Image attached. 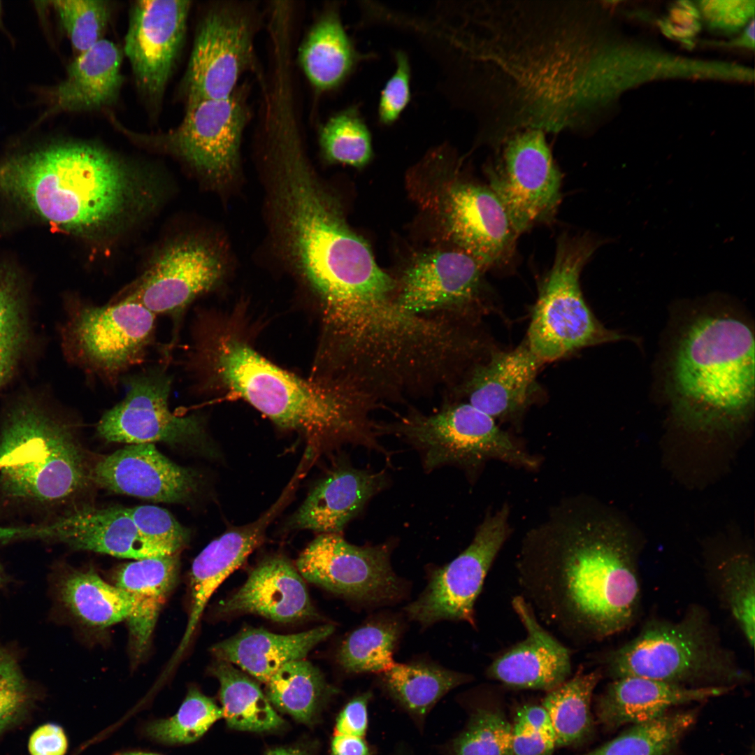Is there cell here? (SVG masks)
<instances>
[{
  "label": "cell",
  "mask_w": 755,
  "mask_h": 755,
  "mask_svg": "<svg viewBox=\"0 0 755 755\" xmlns=\"http://www.w3.org/2000/svg\"><path fill=\"white\" fill-rule=\"evenodd\" d=\"M675 329L665 362L675 417L698 429L745 421L754 404V336L749 319L721 303L697 305Z\"/></svg>",
  "instance_id": "cell-4"
},
{
  "label": "cell",
  "mask_w": 755,
  "mask_h": 755,
  "mask_svg": "<svg viewBox=\"0 0 755 755\" xmlns=\"http://www.w3.org/2000/svg\"><path fill=\"white\" fill-rule=\"evenodd\" d=\"M210 672L220 682L222 709L230 728L263 732L284 725L259 685L233 665L216 660Z\"/></svg>",
  "instance_id": "cell-35"
},
{
  "label": "cell",
  "mask_w": 755,
  "mask_h": 755,
  "mask_svg": "<svg viewBox=\"0 0 755 755\" xmlns=\"http://www.w3.org/2000/svg\"><path fill=\"white\" fill-rule=\"evenodd\" d=\"M278 14H279V13H278ZM280 14H284V13H280ZM275 15H277V14H275ZM285 15H287V14H285ZM273 15H272V16H273ZM287 16H288V15H287Z\"/></svg>",
  "instance_id": "cell-58"
},
{
  "label": "cell",
  "mask_w": 755,
  "mask_h": 755,
  "mask_svg": "<svg viewBox=\"0 0 755 755\" xmlns=\"http://www.w3.org/2000/svg\"><path fill=\"white\" fill-rule=\"evenodd\" d=\"M170 360L154 364L123 378L124 398L107 410L96 430L108 442L131 444L164 442L198 446L205 443L201 419L196 415H180L169 407L173 375Z\"/></svg>",
  "instance_id": "cell-11"
},
{
  "label": "cell",
  "mask_w": 755,
  "mask_h": 755,
  "mask_svg": "<svg viewBox=\"0 0 755 755\" xmlns=\"http://www.w3.org/2000/svg\"><path fill=\"white\" fill-rule=\"evenodd\" d=\"M603 676L601 668L577 673L547 692L542 706L547 712L556 738V747L580 744L594 731L591 702Z\"/></svg>",
  "instance_id": "cell-36"
},
{
  "label": "cell",
  "mask_w": 755,
  "mask_h": 755,
  "mask_svg": "<svg viewBox=\"0 0 755 755\" xmlns=\"http://www.w3.org/2000/svg\"><path fill=\"white\" fill-rule=\"evenodd\" d=\"M25 292L17 269L0 266V388L12 377L28 347Z\"/></svg>",
  "instance_id": "cell-38"
},
{
  "label": "cell",
  "mask_w": 755,
  "mask_h": 755,
  "mask_svg": "<svg viewBox=\"0 0 755 755\" xmlns=\"http://www.w3.org/2000/svg\"><path fill=\"white\" fill-rule=\"evenodd\" d=\"M191 1H136L131 6L124 52L136 85L153 107L162 101L186 34Z\"/></svg>",
  "instance_id": "cell-19"
},
{
  "label": "cell",
  "mask_w": 755,
  "mask_h": 755,
  "mask_svg": "<svg viewBox=\"0 0 755 755\" xmlns=\"http://www.w3.org/2000/svg\"><path fill=\"white\" fill-rule=\"evenodd\" d=\"M133 173L101 145L53 140L0 161V194L63 230L95 235L115 226L135 201Z\"/></svg>",
  "instance_id": "cell-3"
},
{
  "label": "cell",
  "mask_w": 755,
  "mask_h": 755,
  "mask_svg": "<svg viewBox=\"0 0 755 755\" xmlns=\"http://www.w3.org/2000/svg\"><path fill=\"white\" fill-rule=\"evenodd\" d=\"M488 174L489 187L518 235L554 217L562 178L542 130L526 129L509 135Z\"/></svg>",
  "instance_id": "cell-12"
},
{
  "label": "cell",
  "mask_w": 755,
  "mask_h": 755,
  "mask_svg": "<svg viewBox=\"0 0 755 755\" xmlns=\"http://www.w3.org/2000/svg\"><path fill=\"white\" fill-rule=\"evenodd\" d=\"M602 662L612 680L633 676L686 686H733L748 678L699 607L677 621L648 622L633 640L605 654Z\"/></svg>",
  "instance_id": "cell-7"
},
{
  "label": "cell",
  "mask_w": 755,
  "mask_h": 755,
  "mask_svg": "<svg viewBox=\"0 0 755 755\" xmlns=\"http://www.w3.org/2000/svg\"><path fill=\"white\" fill-rule=\"evenodd\" d=\"M266 684L271 704L307 724L314 721L332 693L319 670L304 659L282 666Z\"/></svg>",
  "instance_id": "cell-37"
},
{
  "label": "cell",
  "mask_w": 755,
  "mask_h": 755,
  "mask_svg": "<svg viewBox=\"0 0 755 755\" xmlns=\"http://www.w3.org/2000/svg\"><path fill=\"white\" fill-rule=\"evenodd\" d=\"M3 28V20H2V5L0 1V30Z\"/></svg>",
  "instance_id": "cell-57"
},
{
  "label": "cell",
  "mask_w": 755,
  "mask_h": 755,
  "mask_svg": "<svg viewBox=\"0 0 755 755\" xmlns=\"http://www.w3.org/2000/svg\"><path fill=\"white\" fill-rule=\"evenodd\" d=\"M0 580H1V574H0Z\"/></svg>",
  "instance_id": "cell-60"
},
{
  "label": "cell",
  "mask_w": 755,
  "mask_h": 755,
  "mask_svg": "<svg viewBox=\"0 0 755 755\" xmlns=\"http://www.w3.org/2000/svg\"><path fill=\"white\" fill-rule=\"evenodd\" d=\"M389 484L385 470L355 468L347 460L336 464L310 490L288 519L289 530L337 533Z\"/></svg>",
  "instance_id": "cell-24"
},
{
  "label": "cell",
  "mask_w": 755,
  "mask_h": 755,
  "mask_svg": "<svg viewBox=\"0 0 755 755\" xmlns=\"http://www.w3.org/2000/svg\"><path fill=\"white\" fill-rule=\"evenodd\" d=\"M388 544L357 546L341 534L323 533L301 553L296 569L317 586L364 603H382L403 594L401 580L394 573Z\"/></svg>",
  "instance_id": "cell-15"
},
{
  "label": "cell",
  "mask_w": 755,
  "mask_h": 755,
  "mask_svg": "<svg viewBox=\"0 0 755 755\" xmlns=\"http://www.w3.org/2000/svg\"><path fill=\"white\" fill-rule=\"evenodd\" d=\"M380 430L402 438L417 450L426 472L454 466L474 476L489 459L528 469L539 463L494 418L468 402L450 403L428 415L412 410L380 425Z\"/></svg>",
  "instance_id": "cell-10"
},
{
  "label": "cell",
  "mask_w": 755,
  "mask_h": 755,
  "mask_svg": "<svg viewBox=\"0 0 755 755\" xmlns=\"http://www.w3.org/2000/svg\"><path fill=\"white\" fill-rule=\"evenodd\" d=\"M24 540L61 542L78 550L136 560L177 553L143 537L126 508L117 507H82L40 522L0 526V542Z\"/></svg>",
  "instance_id": "cell-18"
},
{
  "label": "cell",
  "mask_w": 755,
  "mask_h": 755,
  "mask_svg": "<svg viewBox=\"0 0 755 755\" xmlns=\"http://www.w3.org/2000/svg\"><path fill=\"white\" fill-rule=\"evenodd\" d=\"M89 479L74 424L32 397L14 403L0 424V501L29 511L52 510Z\"/></svg>",
  "instance_id": "cell-6"
},
{
  "label": "cell",
  "mask_w": 755,
  "mask_h": 755,
  "mask_svg": "<svg viewBox=\"0 0 755 755\" xmlns=\"http://www.w3.org/2000/svg\"><path fill=\"white\" fill-rule=\"evenodd\" d=\"M156 317L132 301L99 305L74 300L61 329L63 352L90 381L116 389L145 362L155 343Z\"/></svg>",
  "instance_id": "cell-8"
},
{
  "label": "cell",
  "mask_w": 755,
  "mask_h": 755,
  "mask_svg": "<svg viewBox=\"0 0 755 755\" xmlns=\"http://www.w3.org/2000/svg\"><path fill=\"white\" fill-rule=\"evenodd\" d=\"M484 269L463 250L424 254L405 271L397 291L398 304L415 315L466 319L484 309Z\"/></svg>",
  "instance_id": "cell-20"
},
{
  "label": "cell",
  "mask_w": 755,
  "mask_h": 755,
  "mask_svg": "<svg viewBox=\"0 0 755 755\" xmlns=\"http://www.w3.org/2000/svg\"><path fill=\"white\" fill-rule=\"evenodd\" d=\"M511 604L526 637L498 655L486 675L512 688L548 692L569 679L570 651L542 626L522 595Z\"/></svg>",
  "instance_id": "cell-23"
},
{
  "label": "cell",
  "mask_w": 755,
  "mask_h": 755,
  "mask_svg": "<svg viewBox=\"0 0 755 755\" xmlns=\"http://www.w3.org/2000/svg\"><path fill=\"white\" fill-rule=\"evenodd\" d=\"M599 243L589 237L563 236L541 284L526 342L542 364L584 347L629 336L606 328L587 305L580 287L582 270Z\"/></svg>",
  "instance_id": "cell-9"
},
{
  "label": "cell",
  "mask_w": 755,
  "mask_h": 755,
  "mask_svg": "<svg viewBox=\"0 0 755 755\" xmlns=\"http://www.w3.org/2000/svg\"><path fill=\"white\" fill-rule=\"evenodd\" d=\"M700 12L709 27L724 32H734L754 18V1H702Z\"/></svg>",
  "instance_id": "cell-50"
},
{
  "label": "cell",
  "mask_w": 755,
  "mask_h": 755,
  "mask_svg": "<svg viewBox=\"0 0 755 755\" xmlns=\"http://www.w3.org/2000/svg\"><path fill=\"white\" fill-rule=\"evenodd\" d=\"M371 698V693L367 691L351 699L337 717L335 734L364 738L368 727Z\"/></svg>",
  "instance_id": "cell-51"
},
{
  "label": "cell",
  "mask_w": 755,
  "mask_h": 755,
  "mask_svg": "<svg viewBox=\"0 0 755 755\" xmlns=\"http://www.w3.org/2000/svg\"><path fill=\"white\" fill-rule=\"evenodd\" d=\"M733 686L691 687L640 677L612 680L596 698L598 723L607 730L656 719L673 706L717 697Z\"/></svg>",
  "instance_id": "cell-28"
},
{
  "label": "cell",
  "mask_w": 755,
  "mask_h": 755,
  "mask_svg": "<svg viewBox=\"0 0 755 755\" xmlns=\"http://www.w3.org/2000/svg\"><path fill=\"white\" fill-rule=\"evenodd\" d=\"M68 739L63 728L55 724L38 727L30 735L28 749L30 755H65Z\"/></svg>",
  "instance_id": "cell-52"
},
{
  "label": "cell",
  "mask_w": 755,
  "mask_h": 755,
  "mask_svg": "<svg viewBox=\"0 0 755 755\" xmlns=\"http://www.w3.org/2000/svg\"><path fill=\"white\" fill-rule=\"evenodd\" d=\"M126 510L139 533L150 541L178 553L189 540V531L162 508L138 505Z\"/></svg>",
  "instance_id": "cell-48"
},
{
  "label": "cell",
  "mask_w": 755,
  "mask_h": 755,
  "mask_svg": "<svg viewBox=\"0 0 755 755\" xmlns=\"http://www.w3.org/2000/svg\"><path fill=\"white\" fill-rule=\"evenodd\" d=\"M122 53L103 38L74 57L60 82L45 90V109L36 124L64 113L99 110L113 106L123 83Z\"/></svg>",
  "instance_id": "cell-27"
},
{
  "label": "cell",
  "mask_w": 755,
  "mask_h": 755,
  "mask_svg": "<svg viewBox=\"0 0 755 755\" xmlns=\"http://www.w3.org/2000/svg\"><path fill=\"white\" fill-rule=\"evenodd\" d=\"M693 712L663 716L635 724L601 747L582 755H666L693 724Z\"/></svg>",
  "instance_id": "cell-40"
},
{
  "label": "cell",
  "mask_w": 755,
  "mask_h": 755,
  "mask_svg": "<svg viewBox=\"0 0 755 755\" xmlns=\"http://www.w3.org/2000/svg\"><path fill=\"white\" fill-rule=\"evenodd\" d=\"M178 554L136 560L116 572L115 585L127 594L132 603L127 621L134 661L145 654L162 605L177 582Z\"/></svg>",
  "instance_id": "cell-30"
},
{
  "label": "cell",
  "mask_w": 755,
  "mask_h": 755,
  "mask_svg": "<svg viewBox=\"0 0 755 755\" xmlns=\"http://www.w3.org/2000/svg\"><path fill=\"white\" fill-rule=\"evenodd\" d=\"M443 755H514L512 724L497 708L476 707Z\"/></svg>",
  "instance_id": "cell-43"
},
{
  "label": "cell",
  "mask_w": 755,
  "mask_h": 755,
  "mask_svg": "<svg viewBox=\"0 0 755 755\" xmlns=\"http://www.w3.org/2000/svg\"><path fill=\"white\" fill-rule=\"evenodd\" d=\"M223 717L222 707L213 699L191 686L176 714L147 723L143 733L147 738L162 745H187L198 740Z\"/></svg>",
  "instance_id": "cell-41"
},
{
  "label": "cell",
  "mask_w": 755,
  "mask_h": 755,
  "mask_svg": "<svg viewBox=\"0 0 755 755\" xmlns=\"http://www.w3.org/2000/svg\"><path fill=\"white\" fill-rule=\"evenodd\" d=\"M319 144L330 162L363 167L372 158L371 136L357 106L331 117L321 128Z\"/></svg>",
  "instance_id": "cell-42"
},
{
  "label": "cell",
  "mask_w": 755,
  "mask_h": 755,
  "mask_svg": "<svg viewBox=\"0 0 755 755\" xmlns=\"http://www.w3.org/2000/svg\"><path fill=\"white\" fill-rule=\"evenodd\" d=\"M246 96L238 89L219 99L187 102L180 124L143 139L176 154L217 180L229 179L238 162L240 142L250 118Z\"/></svg>",
  "instance_id": "cell-16"
},
{
  "label": "cell",
  "mask_w": 755,
  "mask_h": 755,
  "mask_svg": "<svg viewBox=\"0 0 755 755\" xmlns=\"http://www.w3.org/2000/svg\"><path fill=\"white\" fill-rule=\"evenodd\" d=\"M220 615H260L274 621L291 623L318 617L303 578L283 556L262 560L245 582L218 605Z\"/></svg>",
  "instance_id": "cell-25"
},
{
  "label": "cell",
  "mask_w": 755,
  "mask_h": 755,
  "mask_svg": "<svg viewBox=\"0 0 755 755\" xmlns=\"http://www.w3.org/2000/svg\"><path fill=\"white\" fill-rule=\"evenodd\" d=\"M222 271V263L211 247L195 240H178L166 247L134 285L111 301L135 302L155 316L171 319L172 338L164 348L172 354L184 313L198 296L213 287Z\"/></svg>",
  "instance_id": "cell-17"
},
{
  "label": "cell",
  "mask_w": 755,
  "mask_h": 755,
  "mask_svg": "<svg viewBox=\"0 0 755 755\" xmlns=\"http://www.w3.org/2000/svg\"><path fill=\"white\" fill-rule=\"evenodd\" d=\"M394 755H398V754H394ZM401 755H404V754H401Z\"/></svg>",
  "instance_id": "cell-59"
},
{
  "label": "cell",
  "mask_w": 755,
  "mask_h": 755,
  "mask_svg": "<svg viewBox=\"0 0 755 755\" xmlns=\"http://www.w3.org/2000/svg\"><path fill=\"white\" fill-rule=\"evenodd\" d=\"M402 626L390 617L368 621L354 629L343 641L337 661L349 673H382L395 662L394 652L401 638Z\"/></svg>",
  "instance_id": "cell-39"
},
{
  "label": "cell",
  "mask_w": 755,
  "mask_h": 755,
  "mask_svg": "<svg viewBox=\"0 0 755 755\" xmlns=\"http://www.w3.org/2000/svg\"><path fill=\"white\" fill-rule=\"evenodd\" d=\"M723 598L749 645L753 648L755 637V570L752 559L747 555L732 556L719 568Z\"/></svg>",
  "instance_id": "cell-44"
},
{
  "label": "cell",
  "mask_w": 755,
  "mask_h": 755,
  "mask_svg": "<svg viewBox=\"0 0 755 755\" xmlns=\"http://www.w3.org/2000/svg\"><path fill=\"white\" fill-rule=\"evenodd\" d=\"M542 364L526 341L508 351L493 352L475 365L461 387L466 402L495 420L522 415L527 407Z\"/></svg>",
  "instance_id": "cell-26"
},
{
  "label": "cell",
  "mask_w": 755,
  "mask_h": 755,
  "mask_svg": "<svg viewBox=\"0 0 755 755\" xmlns=\"http://www.w3.org/2000/svg\"><path fill=\"white\" fill-rule=\"evenodd\" d=\"M113 755H160V754L152 753V752H145V751L133 750V751L120 752H117V753H115V754H114Z\"/></svg>",
  "instance_id": "cell-56"
},
{
  "label": "cell",
  "mask_w": 755,
  "mask_h": 755,
  "mask_svg": "<svg viewBox=\"0 0 755 755\" xmlns=\"http://www.w3.org/2000/svg\"><path fill=\"white\" fill-rule=\"evenodd\" d=\"M58 596L65 607L88 626L103 628L127 620L132 603L127 594L94 570H70L59 579Z\"/></svg>",
  "instance_id": "cell-34"
},
{
  "label": "cell",
  "mask_w": 755,
  "mask_h": 755,
  "mask_svg": "<svg viewBox=\"0 0 755 755\" xmlns=\"http://www.w3.org/2000/svg\"><path fill=\"white\" fill-rule=\"evenodd\" d=\"M633 547L587 496L566 498L527 531L517 556L522 595L540 622L575 645L635 621L640 585Z\"/></svg>",
  "instance_id": "cell-1"
},
{
  "label": "cell",
  "mask_w": 755,
  "mask_h": 755,
  "mask_svg": "<svg viewBox=\"0 0 755 755\" xmlns=\"http://www.w3.org/2000/svg\"><path fill=\"white\" fill-rule=\"evenodd\" d=\"M363 55L356 50L337 10L325 11L314 24L299 50V62L312 86L321 92L340 85Z\"/></svg>",
  "instance_id": "cell-32"
},
{
  "label": "cell",
  "mask_w": 755,
  "mask_h": 755,
  "mask_svg": "<svg viewBox=\"0 0 755 755\" xmlns=\"http://www.w3.org/2000/svg\"><path fill=\"white\" fill-rule=\"evenodd\" d=\"M266 755H307L301 749L297 748H278L269 751Z\"/></svg>",
  "instance_id": "cell-55"
},
{
  "label": "cell",
  "mask_w": 755,
  "mask_h": 755,
  "mask_svg": "<svg viewBox=\"0 0 755 755\" xmlns=\"http://www.w3.org/2000/svg\"><path fill=\"white\" fill-rule=\"evenodd\" d=\"M34 694L11 652L0 647V734L27 714Z\"/></svg>",
  "instance_id": "cell-46"
},
{
  "label": "cell",
  "mask_w": 755,
  "mask_h": 755,
  "mask_svg": "<svg viewBox=\"0 0 755 755\" xmlns=\"http://www.w3.org/2000/svg\"><path fill=\"white\" fill-rule=\"evenodd\" d=\"M512 727L514 755H552L556 747L555 733L549 717L542 705L520 707Z\"/></svg>",
  "instance_id": "cell-47"
},
{
  "label": "cell",
  "mask_w": 755,
  "mask_h": 755,
  "mask_svg": "<svg viewBox=\"0 0 755 755\" xmlns=\"http://www.w3.org/2000/svg\"><path fill=\"white\" fill-rule=\"evenodd\" d=\"M330 755H375L365 738L335 734Z\"/></svg>",
  "instance_id": "cell-53"
},
{
  "label": "cell",
  "mask_w": 755,
  "mask_h": 755,
  "mask_svg": "<svg viewBox=\"0 0 755 755\" xmlns=\"http://www.w3.org/2000/svg\"><path fill=\"white\" fill-rule=\"evenodd\" d=\"M254 24L239 6L212 8L197 28L182 83L187 102L224 99L255 64Z\"/></svg>",
  "instance_id": "cell-14"
},
{
  "label": "cell",
  "mask_w": 755,
  "mask_h": 755,
  "mask_svg": "<svg viewBox=\"0 0 755 755\" xmlns=\"http://www.w3.org/2000/svg\"><path fill=\"white\" fill-rule=\"evenodd\" d=\"M396 69L382 89L378 103V115L381 124H394L410 100V66L403 51L394 55Z\"/></svg>",
  "instance_id": "cell-49"
},
{
  "label": "cell",
  "mask_w": 755,
  "mask_h": 755,
  "mask_svg": "<svg viewBox=\"0 0 755 755\" xmlns=\"http://www.w3.org/2000/svg\"><path fill=\"white\" fill-rule=\"evenodd\" d=\"M193 347L189 372L202 371L279 427L301 433L315 454L349 444L386 453L369 417L375 407L343 384L301 379L236 338L206 336Z\"/></svg>",
  "instance_id": "cell-2"
},
{
  "label": "cell",
  "mask_w": 755,
  "mask_h": 755,
  "mask_svg": "<svg viewBox=\"0 0 755 755\" xmlns=\"http://www.w3.org/2000/svg\"><path fill=\"white\" fill-rule=\"evenodd\" d=\"M273 519L264 512L257 520L229 529L211 541L194 559L190 578L191 607L187 625L171 659L173 666L186 649L210 596L262 542Z\"/></svg>",
  "instance_id": "cell-29"
},
{
  "label": "cell",
  "mask_w": 755,
  "mask_h": 755,
  "mask_svg": "<svg viewBox=\"0 0 755 755\" xmlns=\"http://www.w3.org/2000/svg\"><path fill=\"white\" fill-rule=\"evenodd\" d=\"M733 45L742 46L747 48L754 50V18L750 20L748 24L745 29L744 33L740 37L735 40Z\"/></svg>",
  "instance_id": "cell-54"
},
{
  "label": "cell",
  "mask_w": 755,
  "mask_h": 755,
  "mask_svg": "<svg viewBox=\"0 0 755 755\" xmlns=\"http://www.w3.org/2000/svg\"><path fill=\"white\" fill-rule=\"evenodd\" d=\"M334 631L332 625L288 635L264 628H246L210 648L216 660L238 666L260 682L266 683L285 664L303 659Z\"/></svg>",
  "instance_id": "cell-31"
},
{
  "label": "cell",
  "mask_w": 755,
  "mask_h": 755,
  "mask_svg": "<svg viewBox=\"0 0 755 755\" xmlns=\"http://www.w3.org/2000/svg\"><path fill=\"white\" fill-rule=\"evenodd\" d=\"M66 34L75 57L103 40L111 6L103 0H56L49 2Z\"/></svg>",
  "instance_id": "cell-45"
},
{
  "label": "cell",
  "mask_w": 755,
  "mask_h": 755,
  "mask_svg": "<svg viewBox=\"0 0 755 755\" xmlns=\"http://www.w3.org/2000/svg\"><path fill=\"white\" fill-rule=\"evenodd\" d=\"M471 679L469 675L426 661L395 663L381 673L386 692L421 728L440 699Z\"/></svg>",
  "instance_id": "cell-33"
},
{
  "label": "cell",
  "mask_w": 755,
  "mask_h": 755,
  "mask_svg": "<svg viewBox=\"0 0 755 755\" xmlns=\"http://www.w3.org/2000/svg\"><path fill=\"white\" fill-rule=\"evenodd\" d=\"M89 475L110 491L171 503L190 501L200 484L194 470L173 462L152 443L131 444L102 456Z\"/></svg>",
  "instance_id": "cell-21"
},
{
  "label": "cell",
  "mask_w": 755,
  "mask_h": 755,
  "mask_svg": "<svg viewBox=\"0 0 755 755\" xmlns=\"http://www.w3.org/2000/svg\"><path fill=\"white\" fill-rule=\"evenodd\" d=\"M445 214L448 229L461 250L484 268L501 266L512 256L519 235L489 187L454 184L445 196Z\"/></svg>",
  "instance_id": "cell-22"
},
{
  "label": "cell",
  "mask_w": 755,
  "mask_h": 755,
  "mask_svg": "<svg viewBox=\"0 0 755 755\" xmlns=\"http://www.w3.org/2000/svg\"><path fill=\"white\" fill-rule=\"evenodd\" d=\"M301 145L289 139L273 148L278 202L292 261L326 310L392 278L378 266L366 242L348 228L314 178Z\"/></svg>",
  "instance_id": "cell-5"
},
{
  "label": "cell",
  "mask_w": 755,
  "mask_h": 755,
  "mask_svg": "<svg viewBox=\"0 0 755 755\" xmlns=\"http://www.w3.org/2000/svg\"><path fill=\"white\" fill-rule=\"evenodd\" d=\"M510 508L485 516L470 544L458 556L430 573L424 591L405 610L428 626L438 621H462L476 626L475 603L494 561L510 534Z\"/></svg>",
  "instance_id": "cell-13"
}]
</instances>
